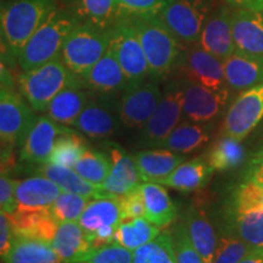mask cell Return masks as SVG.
<instances>
[{
  "label": "cell",
  "mask_w": 263,
  "mask_h": 263,
  "mask_svg": "<svg viewBox=\"0 0 263 263\" xmlns=\"http://www.w3.org/2000/svg\"><path fill=\"white\" fill-rule=\"evenodd\" d=\"M58 8L57 0H8L0 11L3 54L16 59L48 16Z\"/></svg>",
  "instance_id": "6da1fadb"
},
{
  "label": "cell",
  "mask_w": 263,
  "mask_h": 263,
  "mask_svg": "<svg viewBox=\"0 0 263 263\" xmlns=\"http://www.w3.org/2000/svg\"><path fill=\"white\" fill-rule=\"evenodd\" d=\"M80 22L71 11L58 5L20 51L17 64L21 71L33 70L60 58L68 33Z\"/></svg>",
  "instance_id": "7a4b0ae2"
},
{
  "label": "cell",
  "mask_w": 263,
  "mask_h": 263,
  "mask_svg": "<svg viewBox=\"0 0 263 263\" xmlns=\"http://www.w3.org/2000/svg\"><path fill=\"white\" fill-rule=\"evenodd\" d=\"M139 35L149 65V78L164 81L170 77L183 50V44L159 16L128 18Z\"/></svg>",
  "instance_id": "3957f363"
},
{
  "label": "cell",
  "mask_w": 263,
  "mask_h": 263,
  "mask_svg": "<svg viewBox=\"0 0 263 263\" xmlns=\"http://www.w3.org/2000/svg\"><path fill=\"white\" fill-rule=\"evenodd\" d=\"M83 78L68 70L61 58H57L33 70L21 72L17 78L20 93L35 112L47 111L57 95L68 85Z\"/></svg>",
  "instance_id": "277c9868"
},
{
  "label": "cell",
  "mask_w": 263,
  "mask_h": 263,
  "mask_svg": "<svg viewBox=\"0 0 263 263\" xmlns=\"http://www.w3.org/2000/svg\"><path fill=\"white\" fill-rule=\"evenodd\" d=\"M111 28L80 22L68 33L60 58L72 73L83 78L106 54L110 47Z\"/></svg>",
  "instance_id": "5b68a950"
},
{
  "label": "cell",
  "mask_w": 263,
  "mask_h": 263,
  "mask_svg": "<svg viewBox=\"0 0 263 263\" xmlns=\"http://www.w3.org/2000/svg\"><path fill=\"white\" fill-rule=\"evenodd\" d=\"M185 80L176 76L167 78L160 104L145 126L140 128L139 143L143 147L156 149L183 121Z\"/></svg>",
  "instance_id": "8992f818"
},
{
  "label": "cell",
  "mask_w": 263,
  "mask_h": 263,
  "mask_svg": "<svg viewBox=\"0 0 263 263\" xmlns=\"http://www.w3.org/2000/svg\"><path fill=\"white\" fill-rule=\"evenodd\" d=\"M110 50L128 80V87L149 78V65L139 35L128 18H118L110 31Z\"/></svg>",
  "instance_id": "52a82bcc"
},
{
  "label": "cell",
  "mask_w": 263,
  "mask_h": 263,
  "mask_svg": "<svg viewBox=\"0 0 263 263\" xmlns=\"http://www.w3.org/2000/svg\"><path fill=\"white\" fill-rule=\"evenodd\" d=\"M35 111L24 95L14 88L2 87L0 91V138L2 146L24 145L26 138L34 126Z\"/></svg>",
  "instance_id": "ba28073f"
},
{
  "label": "cell",
  "mask_w": 263,
  "mask_h": 263,
  "mask_svg": "<svg viewBox=\"0 0 263 263\" xmlns=\"http://www.w3.org/2000/svg\"><path fill=\"white\" fill-rule=\"evenodd\" d=\"M212 10V0H172L159 17L183 45L199 42Z\"/></svg>",
  "instance_id": "9c48e42d"
},
{
  "label": "cell",
  "mask_w": 263,
  "mask_h": 263,
  "mask_svg": "<svg viewBox=\"0 0 263 263\" xmlns=\"http://www.w3.org/2000/svg\"><path fill=\"white\" fill-rule=\"evenodd\" d=\"M171 76L184 78L215 90L227 89L224 64L199 44L183 45V50Z\"/></svg>",
  "instance_id": "30bf717a"
},
{
  "label": "cell",
  "mask_w": 263,
  "mask_h": 263,
  "mask_svg": "<svg viewBox=\"0 0 263 263\" xmlns=\"http://www.w3.org/2000/svg\"><path fill=\"white\" fill-rule=\"evenodd\" d=\"M118 99L117 94L95 93L72 127L93 139L117 134L123 124L118 114Z\"/></svg>",
  "instance_id": "8fae6325"
},
{
  "label": "cell",
  "mask_w": 263,
  "mask_h": 263,
  "mask_svg": "<svg viewBox=\"0 0 263 263\" xmlns=\"http://www.w3.org/2000/svg\"><path fill=\"white\" fill-rule=\"evenodd\" d=\"M123 221L118 197L90 200L78 219L95 248L114 244L118 226Z\"/></svg>",
  "instance_id": "7c38bea8"
},
{
  "label": "cell",
  "mask_w": 263,
  "mask_h": 263,
  "mask_svg": "<svg viewBox=\"0 0 263 263\" xmlns=\"http://www.w3.org/2000/svg\"><path fill=\"white\" fill-rule=\"evenodd\" d=\"M162 90L160 82L149 78L143 83L128 87L118 99V114L122 123L129 128H141L159 106Z\"/></svg>",
  "instance_id": "4fadbf2b"
},
{
  "label": "cell",
  "mask_w": 263,
  "mask_h": 263,
  "mask_svg": "<svg viewBox=\"0 0 263 263\" xmlns=\"http://www.w3.org/2000/svg\"><path fill=\"white\" fill-rule=\"evenodd\" d=\"M263 118V83L240 91L227 110L223 136L242 141Z\"/></svg>",
  "instance_id": "5bb4252c"
},
{
  "label": "cell",
  "mask_w": 263,
  "mask_h": 263,
  "mask_svg": "<svg viewBox=\"0 0 263 263\" xmlns=\"http://www.w3.org/2000/svg\"><path fill=\"white\" fill-rule=\"evenodd\" d=\"M230 88L215 90L185 80L183 121L212 123L226 110L230 99Z\"/></svg>",
  "instance_id": "9a60e30c"
},
{
  "label": "cell",
  "mask_w": 263,
  "mask_h": 263,
  "mask_svg": "<svg viewBox=\"0 0 263 263\" xmlns=\"http://www.w3.org/2000/svg\"><path fill=\"white\" fill-rule=\"evenodd\" d=\"M232 14L229 8L221 6L210 14L197 44L224 61L236 51L233 35Z\"/></svg>",
  "instance_id": "2e32d148"
},
{
  "label": "cell",
  "mask_w": 263,
  "mask_h": 263,
  "mask_svg": "<svg viewBox=\"0 0 263 263\" xmlns=\"http://www.w3.org/2000/svg\"><path fill=\"white\" fill-rule=\"evenodd\" d=\"M68 130L48 116H39L20 150V160L29 164L48 163L55 141Z\"/></svg>",
  "instance_id": "e0dca14e"
},
{
  "label": "cell",
  "mask_w": 263,
  "mask_h": 263,
  "mask_svg": "<svg viewBox=\"0 0 263 263\" xmlns=\"http://www.w3.org/2000/svg\"><path fill=\"white\" fill-rule=\"evenodd\" d=\"M232 24L236 51L263 58V12L235 9Z\"/></svg>",
  "instance_id": "ac0fdd59"
},
{
  "label": "cell",
  "mask_w": 263,
  "mask_h": 263,
  "mask_svg": "<svg viewBox=\"0 0 263 263\" xmlns=\"http://www.w3.org/2000/svg\"><path fill=\"white\" fill-rule=\"evenodd\" d=\"M108 153H110L111 170L100 188L116 197L123 196L136 189L143 180L140 178L133 156L115 144H110Z\"/></svg>",
  "instance_id": "d6986e66"
},
{
  "label": "cell",
  "mask_w": 263,
  "mask_h": 263,
  "mask_svg": "<svg viewBox=\"0 0 263 263\" xmlns=\"http://www.w3.org/2000/svg\"><path fill=\"white\" fill-rule=\"evenodd\" d=\"M94 94L85 85L84 81L71 84L52 99L45 112L55 122L64 126H73Z\"/></svg>",
  "instance_id": "ffe728a7"
},
{
  "label": "cell",
  "mask_w": 263,
  "mask_h": 263,
  "mask_svg": "<svg viewBox=\"0 0 263 263\" xmlns=\"http://www.w3.org/2000/svg\"><path fill=\"white\" fill-rule=\"evenodd\" d=\"M51 246L65 263L83 261L97 249L78 222L59 224Z\"/></svg>",
  "instance_id": "44dd1931"
},
{
  "label": "cell",
  "mask_w": 263,
  "mask_h": 263,
  "mask_svg": "<svg viewBox=\"0 0 263 263\" xmlns=\"http://www.w3.org/2000/svg\"><path fill=\"white\" fill-rule=\"evenodd\" d=\"M61 192L62 189L57 183L41 174L18 180L16 188L17 210L32 211L50 209Z\"/></svg>",
  "instance_id": "7402d4cb"
},
{
  "label": "cell",
  "mask_w": 263,
  "mask_h": 263,
  "mask_svg": "<svg viewBox=\"0 0 263 263\" xmlns=\"http://www.w3.org/2000/svg\"><path fill=\"white\" fill-rule=\"evenodd\" d=\"M182 221L203 263H212L218 242V234L205 211L200 206H189L184 212Z\"/></svg>",
  "instance_id": "603a6c76"
},
{
  "label": "cell",
  "mask_w": 263,
  "mask_h": 263,
  "mask_svg": "<svg viewBox=\"0 0 263 263\" xmlns=\"http://www.w3.org/2000/svg\"><path fill=\"white\" fill-rule=\"evenodd\" d=\"M85 85L94 93L118 94L128 88V80L110 50L83 77Z\"/></svg>",
  "instance_id": "cb8c5ba5"
},
{
  "label": "cell",
  "mask_w": 263,
  "mask_h": 263,
  "mask_svg": "<svg viewBox=\"0 0 263 263\" xmlns=\"http://www.w3.org/2000/svg\"><path fill=\"white\" fill-rule=\"evenodd\" d=\"M32 168L29 172H34L35 174L47 177L55 182L62 190L66 192L80 194V195L87 196L89 199H105V197H116L112 194L107 193L100 186L94 185L82 178L73 168L68 167L58 166L52 163H43V164H31Z\"/></svg>",
  "instance_id": "d4e9b609"
},
{
  "label": "cell",
  "mask_w": 263,
  "mask_h": 263,
  "mask_svg": "<svg viewBox=\"0 0 263 263\" xmlns=\"http://www.w3.org/2000/svg\"><path fill=\"white\" fill-rule=\"evenodd\" d=\"M223 64L227 84L232 90L242 91L263 83V58L235 51Z\"/></svg>",
  "instance_id": "484cf974"
},
{
  "label": "cell",
  "mask_w": 263,
  "mask_h": 263,
  "mask_svg": "<svg viewBox=\"0 0 263 263\" xmlns=\"http://www.w3.org/2000/svg\"><path fill=\"white\" fill-rule=\"evenodd\" d=\"M143 182L160 183L185 161V155L167 149L141 150L133 155Z\"/></svg>",
  "instance_id": "4316f807"
},
{
  "label": "cell",
  "mask_w": 263,
  "mask_h": 263,
  "mask_svg": "<svg viewBox=\"0 0 263 263\" xmlns=\"http://www.w3.org/2000/svg\"><path fill=\"white\" fill-rule=\"evenodd\" d=\"M11 217L15 235L39 239L50 242L54 239L59 223L52 216L50 209L21 211L17 210Z\"/></svg>",
  "instance_id": "83f0119b"
},
{
  "label": "cell",
  "mask_w": 263,
  "mask_h": 263,
  "mask_svg": "<svg viewBox=\"0 0 263 263\" xmlns=\"http://www.w3.org/2000/svg\"><path fill=\"white\" fill-rule=\"evenodd\" d=\"M226 229L254 248H263V211L227 206Z\"/></svg>",
  "instance_id": "f1b7e54d"
},
{
  "label": "cell",
  "mask_w": 263,
  "mask_h": 263,
  "mask_svg": "<svg viewBox=\"0 0 263 263\" xmlns=\"http://www.w3.org/2000/svg\"><path fill=\"white\" fill-rule=\"evenodd\" d=\"M211 128V123L182 121L156 149H167L183 155L193 153L209 143Z\"/></svg>",
  "instance_id": "f546056e"
},
{
  "label": "cell",
  "mask_w": 263,
  "mask_h": 263,
  "mask_svg": "<svg viewBox=\"0 0 263 263\" xmlns=\"http://www.w3.org/2000/svg\"><path fill=\"white\" fill-rule=\"evenodd\" d=\"M141 195L145 203V218L157 227L171 226L177 219L178 211L164 185L160 183H140Z\"/></svg>",
  "instance_id": "4dcf8cb0"
},
{
  "label": "cell",
  "mask_w": 263,
  "mask_h": 263,
  "mask_svg": "<svg viewBox=\"0 0 263 263\" xmlns=\"http://www.w3.org/2000/svg\"><path fill=\"white\" fill-rule=\"evenodd\" d=\"M215 171L206 159L184 161L173 173L161 180L160 184L182 193H193L202 189L210 182Z\"/></svg>",
  "instance_id": "1f68e13d"
},
{
  "label": "cell",
  "mask_w": 263,
  "mask_h": 263,
  "mask_svg": "<svg viewBox=\"0 0 263 263\" xmlns=\"http://www.w3.org/2000/svg\"><path fill=\"white\" fill-rule=\"evenodd\" d=\"M3 263H65L50 242L15 235Z\"/></svg>",
  "instance_id": "d6a6232c"
},
{
  "label": "cell",
  "mask_w": 263,
  "mask_h": 263,
  "mask_svg": "<svg viewBox=\"0 0 263 263\" xmlns=\"http://www.w3.org/2000/svg\"><path fill=\"white\" fill-rule=\"evenodd\" d=\"M62 8L81 22L100 28H111L116 22V0H60Z\"/></svg>",
  "instance_id": "836d02e7"
},
{
  "label": "cell",
  "mask_w": 263,
  "mask_h": 263,
  "mask_svg": "<svg viewBox=\"0 0 263 263\" xmlns=\"http://www.w3.org/2000/svg\"><path fill=\"white\" fill-rule=\"evenodd\" d=\"M160 233L161 227L153 224L145 217L124 219L118 226L114 242L134 251L155 239Z\"/></svg>",
  "instance_id": "e575fe53"
},
{
  "label": "cell",
  "mask_w": 263,
  "mask_h": 263,
  "mask_svg": "<svg viewBox=\"0 0 263 263\" xmlns=\"http://www.w3.org/2000/svg\"><path fill=\"white\" fill-rule=\"evenodd\" d=\"M245 149L241 141L223 136L207 151L206 161L215 172H227L238 168L245 160Z\"/></svg>",
  "instance_id": "d590c367"
},
{
  "label": "cell",
  "mask_w": 263,
  "mask_h": 263,
  "mask_svg": "<svg viewBox=\"0 0 263 263\" xmlns=\"http://www.w3.org/2000/svg\"><path fill=\"white\" fill-rule=\"evenodd\" d=\"M133 263H178L171 229L161 230L155 239L134 250Z\"/></svg>",
  "instance_id": "8d00e7d4"
},
{
  "label": "cell",
  "mask_w": 263,
  "mask_h": 263,
  "mask_svg": "<svg viewBox=\"0 0 263 263\" xmlns=\"http://www.w3.org/2000/svg\"><path fill=\"white\" fill-rule=\"evenodd\" d=\"M88 149L87 143L80 134L68 129L61 134L55 141L54 149L48 163L73 168L78 160L84 155Z\"/></svg>",
  "instance_id": "74e56055"
},
{
  "label": "cell",
  "mask_w": 263,
  "mask_h": 263,
  "mask_svg": "<svg viewBox=\"0 0 263 263\" xmlns=\"http://www.w3.org/2000/svg\"><path fill=\"white\" fill-rule=\"evenodd\" d=\"M73 170L82 178L100 186L107 178L111 170L110 156L100 151L88 150L83 156L78 160Z\"/></svg>",
  "instance_id": "f35d334b"
},
{
  "label": "cell",
  "mask_w": 263,
  "mask_h": 263,
  "mask_svg": "<svg viewBox=\"0 0 263 263\" xmlns=\"http://www.w3.org/2000/svg\"><path fill=\"white\" fill-rule=\"evenodd\" d=\"M89 201V197L62 190L55 202L51 205L50 211L59 224L67 222H78Z\"/></svg>",
  "instance_id": "ab89813d"
},
{
  "label": "cell",
  "mask_w": 263,
  "mask_h": 263,
  "mask_svg": "<svg viewBox=\"0 0 263 263\" xmlns=\"http://www.w3.org/2000/svg\"><path fill=\"white\" fill-rule=\"evenodd\" d=\"M252 249L254 246L226 229L218 234V242L212 263H239Z\"/></svg>",
  "instance_id": "60d3db41"
},
{
  "label": "cell",
  "mask_w": 263,
  "mask_h": 263,
  "mask_svg": "<svg viewBox=\"0 0 263 263\" xmlns=\"http://www.w3.org/2000/svg\"><path fill=\"white\" fill-rule=\"evenodd\" d=\"M171 2L172 0H116V18L155 17L160 16Z\"/></svg>",
  "instance_id": "b9f144b4"
},
{
  "label": "cell",
  "mask_w": 263,
  "mask_h": 263,
  "mask_svg": "<svg viewBox=\"0 0 263 263\" xmlns=\"http://www.w3.org/2000/svg\"><path fill=\"white\" fill-rule=\"evenodd\" d=\"M173 238L174 251H176L177 262L178 263H203L195 246L189 238L188 230L183 221H180L171 228Z\"/></svg>",
  "instance_id": "7bdbcfd3"
},
{
  "label": "cell",
  "mask_w": 263,
  "mask_h": 263,
  "mask_svg": "<svg viewBox=\"0 0 263 263\" xmlns=\"http://www.w3.org/2000/svg\"><path fill=\"white\" fill-rule=\"evenodd\" d=\"M228 205L238 209H257L263 211V185L245 179L233 192Z\"/></svg>",
  "instance_id": "ee69618b"
},
{
  "label": "cell",
  "mask_w": 263,
  "mask_h": 263,
  "mask_svg": "<svg viewBox=\"0 0 263 263\" xmlns=\"http://www.w3.org/2000/svg\"><path fill=\"white\" fill-rule=\"evenodd\" d=\"M77 263H133V251L114 242L95 249L93 254Z\"/></svg>",
  "instance_id": "f6af8a7d"
},
{
  "label": "cell",
  "mask_w": 263,
  "mask_h": 263,
  "mask_svg": "<svg viewBox=\"0 0 263 263\" xmlns=\"http://www.w3.org/2000/svg\"><path fill=\"white\" fill-rule=\"evenodd\" d=\"M139 185L132 192L127 193L126 195L118 197L123 221L124 219L138 218V217H145V203H144Z\"/></svg>",
  "instance_id": "bcb514c9"
},
{
  "label": "cell",
  "mask_w": 263,
  "mask_h": 263,
  "mask_svg": "<svg viewBox=\"0 0 263 263\" xmlns=\"http://www.w3.org/2000/svg\"><path fill=\"white\" fill-rule=\"evenodd\" d=\"M18 180L12 179L8 174L2 172L0 178V206L2 211L8 215H14L17 211V197H16V188Z\"/></svg>",
  "instance_id": "7dc6e473"
},
{
  "label": "cell",
  "mask_w": 263,
  "mask_h": 263,
  "mask_svg": "<svg viewBox=\"0 0 263 263\" xmlns=\"http://www.w3.org/2000/svg\"><path fill=\"white\" fill-rule=\"evenodd\" d=\"M15 238L14 227H12L11 217L8 213L2 211L0 213V255L2 259L8 255L11 249L12 241Z\"/></svg>",
  "instance_id": "c3c4849f"
},
{
  "label": "cell",
  "mask_w": 263,
  "mask_h": 263,
  "mask_svg": "<svg viewBox=\"0 0 263 263\" xmlns=\"http://www.w3.org/2000/svg\"><path fill=\"white\" fill-rule=\"evenodd\" d=\"M251 182H255L263 185V146L256 155L252 157L251 162L249 164L246 178Z\"/></svg>",
  "instance_id": "681fc988"
},
{
  "label": "cell",
  "mask_w": 263,
  "mask_h": 263,
  "mask_svg": "<svg viewBox=\"0 0 263 263\" xmlns=\"http://www.w3.org/2000/svg\"><path fill=\"white\" fill-rule=\"evenodd\" d=\"M224 2L235 9L255 10L263 12V0H224Z\"/></svg>",
  "instance_id": "f907efd6"
},
{
  "label": "cell",
  "mask_w": 263,
  "mask_h": 263,
  "mask_svg": "<svg viewBox=\"0 0 263 263\" xmlns=\"http://www.w3.org/2000/svg\"><path fill=\"white\" fill-rule=\"evenodd\" d=\"M239 263H263V248H254Z\"/></svg>",
  "instance_id": "816d5d0a"
}]
</instances>
